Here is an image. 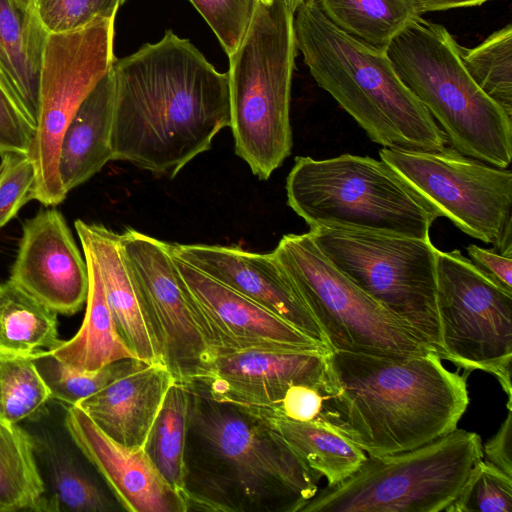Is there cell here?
<instances>
[{
    "instance_id": "1",
    "label": "cell",
    "mask_w": 512,
    "mask_h": 512,
    "mask_svg": "<svg viewBox=\"0 0 512 512\" xmlns=\"http://www.w3.org/2000/svg\"><path fill=\"white\" fill-rule=\"evenodd\" d=\"M112 161L174 178L230 127L228 72L173 31L115 59Z\"/></svg>"
},
{
    "instance_id": "2",
    "label": "cell",
    "mask_w": 512,
    "mask_h": 512,
    "mask_svg": "<svg viewBox=\"0 0 512 512\" xmlns=\"http://www.w3.org/2000/svg\"><path fill=\"white\" fill-rule=\"evenodd\" d=\"M469 403L466 376L435 352L387 356L331 350L315 421L368 455L420 447L457 428Z\"/></svg>"
},
{
    "instance_id": "3",
    "label": "cell",
    "mask_w": 512,
    "mask_h": 512,
    "mask_svg": "<svg viewBox=\"0 0 512 512\" xmlns=\"http://www.w3.org/2000/svg\"><path fill=\"white\" fill-rule=\"evenodd\" d=\"M189 388L183 497L188 511L300 512L317 493L313 471L254 408Z\"/></svg>"
},
{
    "instance_id": "4",
    "label": "cell",
    "mask_w": 512,
    "mask_h": 512,
    "mask_svg": "<svg viewBox=\"0 0 512 512\" xmlns=\"http://www.w3.org/2000/svg\"><path fill=\"white\" fill-rule=\"evenodd\" d=\"M295 44L320 88L383 148L441 151L447 138L427 108L403 83L386 50L342 31L316 0L294 12Z\"/></svg>"
},
{
    "instance_id": "5",
    "label": "cell",
    "mask_w": 512,
    "mask_h": 512,
    "mask_svg": "<svg viewBox=\"0 0 512 512\" xmlns=\"http://www.w3.org/2000/svg\"><path fill=\"white\" fill-rule=\"evenodd\" d=\"M386 53L453 149L499 168L509 166L512 117L471 78L458 42L444 26L420 15L393 38Z\"/></svg>"
},
{
    "instance_id": "6",
    "label": "cell",
    "mask_w": 512,
    "mask_h": 512,
    "mask_svg": "<svg viewBox=\"0 0 512 512\" xmlns=\"http://www.w3.org/2000/svg\"><path fill=\"white\" fill-rule=\"evenodd\" d=\"M288 0L258 2L251 25L229 57L230 128L235 154L260 180L290 156L291 84L296 56Z\"/></svg>"
},
{
    "instance_id": "7",
    "label": "cell",
    "mask_w": 512,
    "mask_h": 512,
    "mask_svg": "<svg viewBox=\"0 0 512 512\" xmlns=\"http://www.w3.org/2000/svg\"><path fill=\"white\" fill-rule=\"evenodd\" d=\"M286 195L288 206L310 229L344 228L427 239L438 218L385 162L369 156L296 157Z\"/></svg>"
},
{
    "instance_id": "8",
    "label": "cell",
    "mask_w": 512,
    "mask_h": 512,
    "mask_svg": "<svg viewBox=\"0 0 512 512\" xmlns=\"http://www.w3.org/2000/svg\"><path fill=\"white\" fill-rule=\"evenodd\" d=\"M481 437L463 429L420 447L368 455L339 484L320 490L300 512H440L483 459Z\"/></svg>"
},
{
    "instance_id": "9",
    "label": "cell",
    "mask_w": 512,
    "mask_h": 512,
    "mask_svg": "<svg viewBox=\"0 0 512 512\" xmlns=\"http://www.w3.org/2000/svg\"><path fill=\"white\" fill-rule=\"evenodd\" d=\"M322 254L445 358L437 305V253L419 239L344 228L309 230Z\"/></svg>"
},
{
    "instance_id": "10",
    "label": "cell",
    "mask_w": 512,
    "mask_h": 512,
    "mask_svg": "<svg viewBox=\"0 0 512 512\" xmlns=\"http://www.w3.org/2000/svg\"><path fill=\"white\" fill-rule=\"evenodd\" d=\"M273 252L331 350L387 356L435 352L338 270L322 254L309 232L283 235Z\"/></svg>"
},
{
    "instance_id": "11",
    "label": "cell",
    "mask_w": 512,
    "mask_h": 512,
    "mask_svg": "<svg viewBox=\"0 0 512 512\" xmlns=\"http://www.w3.org/2000/svg\"><path fill=\"white\" fill-rule=\"evenodd\" d=\"M114 21L97 17L82 28L48 34L29 151L35 168L34 199L45 206L66 198L59 173L62 138L82 101L112 68Z\"/></svg>"
},
{
    "instance_id": "12",
    "label": "cell",
    "mask_w": 512,
    "mask_h": 512,
    "mask_svg": "<svg viewBox=\"0 0 512 512\" xmlns=\"http://www.w3.org/2000/svg\"><path fill=\"white\" fill-rule=\"evenodd\" d=\"M385 162L438 215L462 232L512 254V173L455 149L382 148Z\"/></svg>"
},
{
    "instance_id": "13",
    "label": "cell",
    "mask_w": 512,
    "mask_h": 512,
    "mask_svg": "<svg viewBox=\"0 0 512 512\" xmlns=\"http://www.w3.org/2000/svg\"><path fill=\"white\" fill-rule=\"evenodd\" d=\"M437 305L444 359L492 374L512 402V292L459 250H438Z\"/></svg>"
},
{
    "instance_id": "14",
    "label": "cell",
    "mask_w": 512,
    "mask_h": 512,
    "mask_svg": "<svg viewBox=\"0 0 512 512\" xmlns=\"http://www.w3.org/2000/svg\"><path fill=\"white\" fill-rule=\"evenodd\" d=\"M125 263L175 381L202 379L214 355L192 310L170 243L133 228L119 234Z\"/></svg>"
},
{
    "instance_id": "15",
    "label": "cell",
    "mask_w": 512,
    "mask_h": 512,
    "mask_svg": "<svg viewBox=\"0 0 512 512\" xmlns=\"http://www.w3.org/2000/svg\"><path fill=\"white\" fill-rule=\"evenodd\" d=\"M174 258L196 323L213 353L249 349L331 351L260 304Z\"/></svg>"
},
{
    "instance_id": "16",
    "label": "cell",
    "mask_w": 512,
    "mask_h": 512,
    "mask_svg": "<svg viewBox=\"0 0 512 512\" xmlns=\"http://www.w3.org/2000/svg\"><path fill=\"white\" fill-rule=\"evenodd\" d=\"M329 352L277 349L216 351L207 374L193 383L199 384L218 401L272 409L294 385L317 387L324 393Z\"/></svg>"
},
{
    "instance_id": "17",
    "label": "cell",
    "mask_w": 512,
    "mask_h": 512,
    "mask_svg": "<svg viewBox=\"0 0 512 512\" xmlns=\"http://www.w3.org/2000/svg\"><path fill=\"white\" fill-rule=\"evenodd\" d=\"M10 279L57 314H76L86 303L87 264L55 208L24 223Z\"/></svg>"
},
{
    "instance_id": "18",
    "label": "cell",
    "mask_w": 512,
    "mask_h": 512,
    "mask_svg": "<svg viewBox=\"0 0 512 512\" xmlns=\"http://www.w3.org/2000/svg\"><path fill=\"white\" fill-rule=\"evenodd\" d=\"M173 255L273 312L314 340L329 345L274 252L239 246L170 243ZM331 350V349H330Z\"/></svg>"
},
{
    "instance_id": "19",
    "label": "cell",
    "mask_w": 512,
    "mask_h": 512,
    "mask_svg": "<svg viewBox=\"0 0 512 512\" xmlns=\"http://www.w3.org/2000/svg\"><path fill=\"white\" fill-rule=\"evenodd\" d=\"M75 445L129 512H187L184 497L159 473L143 447H128L104 433L78 406L65 414Z\"/></svg>"
},
{
    "instance_id": "20",
    "label": "cell",
    "mask_w": 512,
    "mask_h": 512,
    "mask_svg": "<svg viewBox=\"0 0 512 512\" xmlns=\"http://www.w3.org/2000/svg\"><path fill=\"white\" fill-rule=\"evenodd\" d=\"M174 380L164 363L136 360L129 370L76 406L115 441L143 447Z\"/></svg>"
},
{
    "instance_id": "21",
    "label": "cell",
    "mask_w": 512,
    "mask_h": 512,
    "mask_svg": "<svg viewBox=\"0 0 512 512\" xmlns=\"http://www.w3.org/2000/svg\"><path fill=\"white\" fill-rule=\"evenodd\" d=\"M81 246L93 255L116 329L137 358L162 362L159 347L122 253L119 234L107 227L76 220Z\"/></svg>"
},
{
    "instance_id": "22",
    "label": "cell",
    "mask_w": 512,
    "mask_h": 512,
    "mask_svg": "<svg viewBox=\"0 0 512 512\" xmlns=\"http://www.w3.org/2000/svg\"><path fill=\"white\" fill-rule=\"evenodd\" d=\"M114 98L111 68L82 101L63 135L59 173L67 193L112 161Z\"/></svg>"
},
{
    "instance_id": "23",
    "label": "cell",
    "mask_w": 512,
    "mask_h": 512,
    "mask_svg": "<svg viewBox=\"0 0 512 512\" xmlns=\"http://www.w3.org/2000/svg\"><path fill=\"white\" fill-rule=\"evenodd\" d=\"M48 34L34 8L19 0H0V72L35 126Z\"/></svg>"
},
{
    "instance_id": "24",
    "label": "cell",
    "mask_w": 512,
    "mask_h": 512,
    "mask_svg": "<svg viewBox=\"0 0 512 512\" xmlns=\"http://www.w3.org/2000/svg\"><path fill=\"white\" fill-rule=\"evenodd\" d=\"M87 264L89 286L86 311L78 332L50 350L57 359L80 371H95L124 359H138L119 335L97 263L82 247Z\"/></svg>"
},
{
    "instance_id": "25",
    "label": "cell",
    "mask_w": 512,
    "mask_h": 512,
    "mask_svg": "<svg viewBox=\"0 0 512 512\" xmlns=\"http://www.w3.org/2000/svg\"><path fill=\"white\" fill-rule=\"evenodd\" d=\"M256 410L313 471L327 479L328 486L344 481L367 457L353 443L315 421H296Z\"/></svg>"
},
{
    "instance_id": "26",
    "label": "cell",
    "mask_w": 512,
    "mask_h": 512,
    "mask_svg": "<svg viewBox=\"0 0 512 512\" xmlns=\"http://www.w3.org/2000/svg\"><path fill=\"white\" fill-rule=\"evenodd\" d=\"M37 445L18 424L0 423V512H49Z\"/></svg>"
},
{
    "instance_id": "27",
    "label": "cell",
    "mask_w": 512,
    "mask_h": 512,
    "mask_svg": "<svg viewBox=\"0 0 512 512\" xmlns=\"http://www.w3.org/2000/svg\"><path fill=\"white\" fill-rule=\"evenodd\" d=\"M57 313L10 278L0 282V348L35 353L62 340Z\"/></svg>"
},
{
    "instance_id": "28",
    "label": "cell",
    "mask_w": 512,
    "mask_h": 512,
    "mask_svg": "<svg viewBox=\"0 0 512 512\" xmlns=\"http://www.w3.org/2000/svg\"><path fill=\"white\" fill-rule=\"evenodd\" d=\"M316 1L336 27L381 50H386L393 38L421 15L412 0Z\"/></svg>"
},
{
    "instance_id": "29",
    "label": "cell",
    "mask_w": 512,
    "mask_h": 512,
    "mask_svg": "<svg viewBox=\"0 0 512 512\" xmlns=\"http://www.w3.org/2000/svg\"><path fill=\"white\" fill-rule=\"evenodd\" d=\"M188 408V385L174 380L143 446L159 473L182 496Z\"/></svg>"
},
{
    "instance_id": "30",
    "label": "cell",
    "mask_w": 512,
    "mask_h": 512,
    "mask_svg": "<svg viewBox=\"0 0 512 512\" xmlns=\"http://www.w3.org/2000/svg\"><path fill=\"white\" fill-rule=\"evenodd\" d=\"M43 449L50 486L49 512H110L116 509L114 502L70 452L48 441Z\"/></svg>"
},
{
    "instance_id": "31",
    "label": "cell",
    "mask_w": 512,
    "mask_h": 512,
    "mask_svg": "<svg viewBox=\"0 0 512 512\" xmlns=\"http://www.w3.org/2000/svg\"><path fill=\"white\" fill-rule=\"evenodd\" d=\"M51 399L33 362V353L0 348V423L37 417Z\"/></svg>"
},
{
    "instance_id": "32",
    "label": "cell",
    "mask_w": 512,
    "mask_h": 512,
    "mask_svg": "<svg viewBox=\"0 0 512 512\" xmlns=\"http://www.w3.org/2000/svg\"><path fill=\"white\" fill-rule=\"evenodd\" d=\"M459 55L479 88L512 117V25L473 48L459 44Z\"/></svg>"
},
{
    "instance_id": "33",
    "label": "cell",
    "mask_w": 512,
    "mask_h": 512,
    "mask_svg": "<svg viewBox=\"0 0 512 512\" xmlns=\"http://www.w3.org/2000/svg\"><path fill=\"white\" fill-rule=\"evenodd\" d=\"M136 360L139 359H124L95 371H80L67 366L48 350L33 353V362L51 399L70 406L104 388L129 370Z\"/></svg>"
},
{
    "instance_id": "34",
    "label": "cell",
    "mask_w": 512,
    "mask_h": 512,
    "mask_svg": "<svg viewBox=\"0 0 512 512\" xmlns=\"http://www.w3.org/2000/svg\"><path fill=\"white\" fill-rule=\"evenodd\" d=\"M445 512H512V476L481 459Z\"/></svg>"
},
{
    "instance_id": "35",
    "label": "cell",
    "mask_w": 512,
    "mask_h": 512,
    "mask_svg": "<svg viewBox=\"0 0 512 512\" xmlns=\"http://www.w3.org/2000/svg\"><path fill=\"white\" fill-rule=\"evenodd\" d=\"M230 57L240 46L259 0H189Z\"/></svg>"
},
{
    "instance_id": "36",
    "label": "cell",
    "mask_w": 512,
    "mask_h": 512,
    "mask_svg": "<svg viewBox=\"0 0 512 512\" xmlns=\"http://www.w3.org/2000/svg\"><path fill=\"white\" fill-rule=\"evenodd\" d=\"M0 161V228L34 199L35 168L27 153L6 152Z\"/></svg>"
},
{
    "instance_id": "37",
    "label": "cell",
    "mask_w": 512,
    "mask_h": 512,
    "mask_svg": "<svg viewBox=\"0 0 512 512\" xmlns=\"http://www.w3.org/2000/svg\"><path fill=\"white\" fill-rule=\"evenodd\" d=\"M36 126L0 72V155L29 154Z\"/></svg>"
},
{
    "instance_id": "38",
    "label": "cell",
    "mask_w": 512,
    "mask_h": 512,
    "mask_svg": "<svg viewBox=\"0 0 512 512\" xmlns=\"http://www.w3.org/2000/svg\"><path fill=\"white\" fill-rule=\"evenodd\" d=\"M34 9L48 33L73 31L98 17L94 0H35Z\"/></svg>"
},
{
    "instance_id": "39",
    "label": "cell",
    "mask_w": 512,
    "mask_h": 512,
    "mask_svg": "<svg viewBox=\"0 0 512 512\" xmlns=\"http://www.w3.org/2000/svg\"><path fill=\"white\" fill-rule=\"evenodd\" d=\"M323 402L324 393L320 388L294 385L274 408L255 409L296 421H316L322 412Z\"/></svg>"
},
{
    "instance_id": "40",
    "label": "cell",
    "mask_w": 512,
    "mask_h": 512,
    "mask_svg": "<svg viewBox=\"0 0 512 512\" xmlns=\"http://www.w3.org/2000/svg\"><path fill=\"white\" fill-rule=\"evenodd\" d=\"M471 262L504 289L512 292V254L496 248L485 249L475 244L467 247Z\"/></svg>"
},
{
    "instance_id": "41",
    "label": "cell",
    "mask_w": 512,
    "mask_h": 512,
    "mask_svg": "<svg viewBox=\"0 0 512 512\" xmlns=\"http://www.w3.org/2000/svg\"><path fill=\"white\" fill-rule=\"evenodd\" d=\"M507 408L506 419L482 448L486 461L512 476V404H507Z\"/></svg>"
},
{
    "instance_id": "42",
    "label": "cell",
    "mask_w": 512,
    "mask_h": 512,
    "mask_svg": "<svg viewBox=\"0 0 512 512\" xmlns=\"http://www.w3.org/2000/svg\"><path fill=\"white\" fill-rule=\"evenodd\" d=\"M419 13L481 5L489 0H412Z\"/></svg>"
},
{
    "instance_id": "43",
    "label": "cell",
    "mask_w": 512,
    "mask_h": 512,
    "mask_svg": "<svg viewBox=\"0 0 512 512\" xmlns=\"http://www.w3.org/2000/svg\"><path fill=\"white\" fill-rule=\"evenodd\" d=\"M124 1L125 0H94L97 16L115 20L116 13Z\"/></svg>"
},
{
    "instance_id": "44",
    "label": "cell",
    "mask_w": 512,
    "mask_h": 512,
    "mask_svg": "<svg viewBox=\"0 0 512 512\" xmlns=\"http://www.w3.org/2000/svg\"><path fill=\"white\" fill-rule=\"evenodd\" d=\"M306 0H288L289 4H290V7L291 9L293 10V12L296 11V9Z\"/></svg>"
},
{
    "instance_id": "45",
    "label": "cell",
    "mask_w": 512,
    "mask_h": 512,
    "mask_svg": "<svg viewBox=\"0 0 512 512\" xmlns=\"http://www.w3.org/2000/svg\"><path fill=\"white\" fill-rule=\"evenodd\" d=\"M19 1L28 7L34 8L35 0H19Z\"/></svg>"
},
{
    "instance_id": "46",
    "label": "cell",
    "mask_w": 512,
    "mask_h": 512,
    "mask_svg": "<svg viewBox=\"0 0 512 512\" xmlns=\"http://www.w3.org/2000/svg\"><path fill=\"white\" fill-rule=\"evenodd\" d=\"M261 3H264V4H271L273 3L275 0H259Z\"/></svg>"
}]
</instances>
